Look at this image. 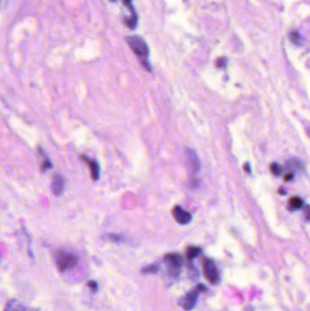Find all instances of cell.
I'll return each mask as SVG.
<instances>
[{
    "instance_id": "obj_15",
    "label": "cell",
    "mask_w": 310,
    "mask_h": 311,
    "mask_svg": "<svg viewBox=\"0 0 310 311\" xmlns=\"http://www.w3.org/2000/svg\"><path fill=\"white\" fill-rule=\"evenodd\" d=\"M126 23H127V25H128L129 28H134V27L136 26V24H137V17H136V15H132V17H131L130 18H128V19L126 20Z\"/></svg>"
},
{
    "instance_id": "obj_25",
    "label": "cell",
    "mask_w": 310,
    "mask_h": 311,
    "mask_svg": "<svg viewBox=\"0 0 310 311\" xmlns=\"http://www.w3.org/2000/svg\"><path fill=\"white\" fill-rule=\"evenodd\" d=\"M110 1H112V2H115V1H116V0H110Z\"/></svg>"
},
{
    "instance_id": "obj_21",
    "label": "cell",
    "mask_w": 310,
    "mask_h": 311,
    "mask_svg": "<svg viewBox=\"0 0 310 311\" xmlns=\"http://www.w3.org/2000/svg\"><path fill=\"white\" fill-rule=\"evenodd\" d=\"M122 1H123L125 5H127V6H129L131 4V0H122Z\"/></svg>"
},
{
    "instance_id": "obj_8",
    "label": "cell",
    "mask_w": 310,
    "mask_h": 311,
    "mask_svg": "<svg viewBox=\"0 0 310 311\" xmlns=\"http://www.w3.org/2000/svg\"><path fill=\"white\" fill-rule=\"evenodd\" d=\"M81 159L88 164V166H90V173H91V177L93 180H97L99 178V165L97 164L96 160H93V159H89L85 156H82Z\"/></svg>"
},
{
    "instance_id": "obj_9",
    "label": "cell",
    "mask_w": 310,
    "mask_h": 311,
    "mask_svg": "<svg viewBox=\"0 0 310 311\" xmlns=\"http://www.w3.org/2000/svg\"><path fill=\"white\" fill-rule=\"evenodd\" d=\"M4 311H36L28 309L17 299H11L7 302Z\"/></svg>"
},
{
    "instance_id": "obj_2",
    "label": "cell",
    "mask_w": 310,
    "mask_h": 311,
    "mask_svg": "<svg viewBox=\"0 0 310 311\" xmlns=\"http://www.w3.org/2000/svg\"><path fill=\"white\" fill-rule=\"evenodd\" d=\"M55 261L58 270L61 272H64L75 268L77 263V258L74 254L68 252H59L56 256Z\"/></svg>"
},
{
    "instance_id": "obj_17",
    "label": "cell",
    "mask_w": 310,
    "mask_h": 311,
    "mask_svg": "<svg viewBox=\"0 0 310 311\" xmlns=\"http://www.w3.org/2000/svg\"><path fill=\"white\" fill-rule=\"evenodd\" d=\"M226 64H227V59L226 58H219L217 61V66L219 68H224L226 66Z\"/></svg>"
},
{
    "instance_id": "obj_11",
    "label": "cell",
    "mask_w": 310,
    "mask_h": 311,
    "mask_svg": "<svg viewBox=\"0 0 310 311\" xmlns=\"http://www.w3.org/2000/svg\"><path fill=\"white\" fill-rule=\"evenodd\" d=\"M290 210H296L301 208L303 206V201L299 198V197H293L290 199V203H289Z\"/></svg>"
},
{
    "instance_id": "obj_18",
    "label": "cell",
    "mask_w": 310,
    "mask_h": 311,
    "mask_svg": "<svg viewBox=\"0 0 310 311\" xmlns=\"http://www.w3.org/2000/svg\"><path fill=\"white\" fill-rule=\"evenodd\" d=\"M88 286H89V288H90L91 291H97V282H95V281H90V282L88 283Z\"/></svg>"
},
{
    "instance_id": "obj_16",
    "label": "cell",
    "mask_w": 310,
    "mask_h": 311,
    "mask_svg": "<svg viewBox=\"0 0 310 311\" xmlns=\"http://www.w3.org/2000/svg\"><path fill=\"white\" fill-rule=\"evenodd\" d=\"M159 270V267H157V266H155V265H151V266H148V267H146L144 269V272L145 273H155V272H157Z\"/></svg>"
},
{
    "instance_id": "obj_12",
    "label": "cell",
    "mask_w": 310,
    "mask_h": 311,
    "mask_svg": "<svg viewBox=\"0 0 310 311\" xmlns=\"http://www.w3.org/2000/svg\"><path fill=\"white\" fill-rule=\"evenodd\" d=\"M201 253V249L197 247H189L186 249V255L188 259H193Z\"/></svg>"
},
{
    "instance_id": "obj_6",
    "label": "cell",
    "mask_w": 310,
    "mask_h": 311,
    "mask_svg": "<svg viewBox=\"0 0 310 311\" xmlns=\"http://www.w3.org/2000/svg\"><path fill=\"white\" fill-rule=\"evenodd\" d=\"M173 216L175 218V220L177 222H179L180 224L185 225L189 223L192 217L188 212H186V210L182 209L180 207H176L173 209Z\"/></svg>"
},
{
    "instance_id": "obj_3",
    "label": "cell",
    "mask_w": 310,
    "mask_h": 311,
    "mask_svg": "<svg viewBox=\"0 0 310 311\" xmlns=\"http://www.w3.org/2000/svg\"><path fill=\"white\" fill-rule=\"evenodd\" d=\"M164 259L170 275L173 276H178L180 273L181 267L183 265L182 256L178 253H170L165 255Z\"/></svg>"
},
{
    "instance_id": "obj_4",
    "label": "cell",
    "mask_w": 310,
    "mask_h": 311,
    "mask_svg": "<svg viewBox=\"0 0 310 311\" xmlns=\"http://www.w3.org/2000/svg\"><path fill=\"white\" fill-rule=\"evenodd\" d=\"M206 291L207 289L204 286H198L196 289H194L190 292H188L186 295L181 298L180 304L185 311H191L195 307L196 302L198 300V297L201 291Z\"/></svg>"
},
{
    "instance_id": "obj_22",
    "label": "cell",
    "mask_w": 310,
    "mask_h": 311,
    "mask_svg": "<svg viewBox=\"0 0 310 311\" xmlns=\"http://www.w3.org/2000/svg\"><path fill=\"white\" fill-rule=\"evenodd\" d=\"M306 215H307V219L309 220V215H310V207H307V208H306Z\"/></svg>"
},
{
    "instance_id": "obj_1",
    "label": "cell",
    "mask_w": 310,
    "mask_h": 311,
    "mask_svg": "<svg viewBox=\"0 0 310 311\" xmlns=\"http://www.w3.org/2000/svg\"><path fill=\"white\" fill-rule=\"evenodd\" d=\"M128 44L133 50V52L138 55V57L143 61L146 62L148 56V49L145 41L139 37H129L128 39Z\"/></svg>"
},
{
    "instance_id": "obj_23",
    "label": "cell",
    "mask_w": 310,
    "mask_h": 311,
    "mask_svg": "<svg viewBox=\"0 0 310 311\" xmlns=\"http://www.w3.org/2000/svg\"><path fill=\"white\" fill-rule=\"evenodd\" d=\"M278 191H279V194H283V195H285V194H286V191L284 190V188H280Z\"/></svg>"
},
{
    "instance_id": "obj_5",
    "label": "cell",
    "mask_w": 310,
    "mask_h": 311,
    "mask_svg": "<svg viewBox=\"0 0 310 311\" xmlns=\"http://www.w3.org/2000/svg\"><path fill=\"white\" fill-rule=\"evenodd\" d=\"M204 274L207 280L212 284H218L220 280L219 270L211 259H205L203 264Z\"/></svg>"
},
{
    "instance_id": "obj_24",
    "label": "cell",
    "mask_w": 310,
    "mask_h": 311,
    "mask_svg": "<svg viewBox=\"0 0 310 311\" xmlns=\"http://www.w3.org/2000/svg\"><path fill=\"white\" fill-rule=\"evenodd\" d=\"M244 168L246 169V171H247V172H249V171H250V168H249V166H248V165H247L246 167H244Z\"/></svg>"
},
{
    "instance_id": "obj_10",
    "label": "cell",
    "mask_w": 310,
    "mask_h": 311,
    "mask_svg": "<svg viewBox=\"0 0 310 311\" xmlns=\"http://www.w3.org/2000/svg\"><path fill=\"white\" fill-rule=\"evenodd\" d=\"M187 156H188V162L190 163L192 170H194L195 172H198L200 170V160L198 159L196 153L192 150H187Z\"/></svg>"
},
{
    "instance_id": "obj_14",
    "label": "cell",
    "mask_w": 310,
    "mask_h": 311,
    "mask_svg": "<svg viewBox=\"0 0 310 311\" xmlns=\"http://www.w3.org/2000/svg\"><path fill=\"white\" fill-rule=\"evenodd\" d=\"M290 39H291V41L293 42L294 44L298 45V44L301 42V37H300V35H299L298 32L294 31V32H292V33L290 34Z\"/></svg>"
},
{
    "instance_id": "obj_19",
    "label": "cell",
    "mask_w": 310,
    "mask_h": 311,
    "mask_svg": "<svg viewBox=\"0 0 310 311\" xmlns=\"http://www.w3.org/2000/svg\"><path fill=\"white\" fill-rule=\"evenodd\" d=\"M50 167H52V165H51L50 161H49V160L44 161L43 166H42V170H47V169H49Z\"/></svg>"
},
{
    "instance_id": "obj_13",
    "label": "cell",
    "mask_w": 310,
    "mask_h": 311,
    "mask_svg": "<svg viewBox=\"0 0 310 311\" xmlns=\"http://www.w3.org/2000/svg\"><path fill=\"white\" fill-rule=\"evenodd\" d=\"M270 171L272 172L273 175L278 177V176H280V175L282 174V166H279V165L276 164V163H273V164H271V166H270Z\"/></svg>"
},
{
    "instance_id": "obj_7",
    "label": "cell",
    "mask_w": 310,
    "mask_h": 311,
    "mask_svg": "<svg viewBox=\"0 0 310 311\" xmlns=\"http://www.w3.org/2000/svg\"><path fill=\"white\" fill-rule=\"evenodd\" d=\"M65 185H66V181L64 180L62 176L55 175L53 179V181H52V186H51L52 192L56 197L60 196L65 190Z\"/></svg>"
},
{
    "instance_id": "obj_20",
    "label": "cell",
    "mask_w": 310,
    "mask_h": 311,
    "mask_svg": "<svg viewBox=\"0 0 310 311\" xmlns=\"http://www.w3.org/2000/svg\"><path fill=\"white\" fill-rule=\"evenodd\" d=\"M293 177H294V175L292 173H289V174H286L284 180L285 181H290V180H293Z\"/></svg>"
}]
</instances>
